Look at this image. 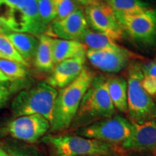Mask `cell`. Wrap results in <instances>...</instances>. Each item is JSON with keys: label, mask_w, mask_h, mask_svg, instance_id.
I'll return each mask as SVG.
<instances>
[{"label": "cell", "mask_w": 156, "mask_h": 156, "mask_svg": "<svg viewBox=\"0 0 156 156\" xmlns=\"http://www.w3.org/2000/svg\"><path fill=\"white\" fill-rule=\"evenodd\" d=\"M23 83L19 81L15 82H0V110L8 102L12 94L20 88Z\"/></svg>", "instance_id": "cell-25"}, {"label": "cell", "mask_w": 156, "mask_h": 156, "mask_svg": "<svg viewBox=\"0 0 156 156\" xmlns=\"http://www.w3.org/2000/svg\"><path fill=\"white\" fill-rule=\"evenodd\" d=\"M76 2L78 3V5L86 7V6L94 5V4L106 2H107V0H76Z\"/></svg>", "instance_id": "cell-29"}, {"label": "cell", "mask_w": 156, "mask_h": 156, "mask_svg": "<svg viewBox=\"0 0 156 156\" xmlns=\"http://www.w3.org/2000/svg\"><path fill=\"white\" fill-rule=\"evenodd\" d=\"M86 156H120L118 155H86Z\"/></svg>", "instance_id": "cell-33"}, {"label": "cell", "mask_w": 156, "mask_h": 156, "mask_svg": "<svg viewBox=\"0 0 156 156\" xmlns=\"http://www.w3.org/2000/svg\"><path fill=\"white\" fill-rule=\"evenodd\" d=\"M56 9V20H61L80 9L76 0H54Z\"/></svg>", "instance_id": "cell-26"}, {"label": "cell", "mask_w": 156, "mask_h": 156, "mask_svg": "<svg viewBox=\"0 0 156 156\" xmlns=\"http://www.w3.org/2000/svg\"><path fill=\"white\" fill-rule=\"evenodd\" d=\"M0 20L12 32L40 37L46 31L39 18L38 0H0Z\"/></svg>", "instance_id": "cell-4"}, {"label": "cell", "mask_w": 156, "mask_h": 156, "mask_svg": "<svg viewBox=\"0 0 156 156\" xmlns=\"http://www.w3.org/2000/svg\"><path fill=\"white\" fill-rule=\"evenodd\" d=\"M51 128V123L41 115H27L16 117L7 124L5 133L11 137L26 142L35 143L45 136Z\"/></svg>", "instance_id": "cell-10"}, {"label": "cell", "mask_w": 156, "mask_h": 156, "mask_svg": "<svg viewBox=\"0 0 156 156\" xmlns=\"http://www.w3.org/2000/svg\"><path fill=\"white\" fill-rule=\"evenodd\" d=\"M142 65L133 62L129 65L127 77V112L131 122L142 123L156 119V104L142 87Z\"/></svg>", "instance_id": "cell-6"}, {"label": "cell", "mask_w": 156, "mask_h": 156, "mask_svg": "<svg viewBox=\"0 0 156 156\" xmlns=\"http://www.w3.org/2000/svg\"><path fill=\"white\" fill-rule=\"evenodd\" d=\"M8 156H40L34 147L17 142H7L2 146Z\"/></svg>", "instance_id": "cell-24"}, {"label": "cell", "mask_w": 156, "mask_h": 156, "mask_svg": "<svg viewBox=\"0 0 156 156\" xmlns=\"http://www.w3.org/2000/svg\"><path fill=\"white\" fill-rule=\"evenodd\" d=\"M0 156H8L7 153H6V151L3 149V147L2 146H0Z\"/></svg>", "instance_id": "cell-32"}, {"label": "cell", "mask_w": 156, "mask_h": 156, "mask_svg": "<svg viewBox=\"0 0 156 156\" xmlns=\"http://www.w3.org/2000/svg\"><path fill=\"white\" fill-rule=\"evenodd\" d=\"M9 79L0 70V82H8Z\"/></svg>", "instance_id": "cell-31"}, {"label": "cell", "mask_w": 156, "mask_h": 156, "mask_svg": "<svg viewBox=\"0 0 156 156\" xmlns=\"http://www.w3.org/2000/svg\"><path fill=\"white\" fill-rule=\"evenodd\" d=\"M106 3L116 13L134 15L149 9L150 4L141 0H107Z\"/></svg>", "instance_id": "cell-20"}, {"label": "cell", "mask_w": 156, "mask_h": 156, "mask_svg": "<svg viewBox=\"0 0 156 156\" xmlns=\"http://www.w3.org/2000/svg\"><path fill=\"white\" fill-rule=\"evenodd\" d=\"M141 1L145 2H147V3H149L150 2H152V1H153V0H141ZM149 4H150V3H149Z\"/></svg>", "instance_id": "cell-34"}, {"label": "cell", "mask_w": 156, "mask_h": 156, "mask_svg": "<svg viewBox=\"0 0 156 156\" xmlns=\"http://www.w3.org/2000/svg\"><path fill=\"white\" fill-rule=\"evenodd\" d=\"M95 75L84 67L79 77L67 87L60 89L54 103L51 132H60L71 126L84 94Z\"/></svg>", "instance_id": "cell-2"}, {"label": "cell", "mask_w": 156, "mask_h": 156, "mask_svg": "<svg viewBox=\"0 0 156 156\" xmlns=\"http://www.w3.org/2000/svg\"><path fill=\"white\" fill-rule=\"evenodd\" d=\"M0 54L6 59L19 62L26 67L28 65L5 34H0Z\"/></svg>", "instance_id": "cell-23"}, {"label": "cell", "mask_w": 156, "mask_h": 156, "mask_svg": "<svg viewBox=\"0 0 156 156\" xmlns=\"http://www.w3.org/2000/svg\"><path fill=\"white\" fill-rule=\"evenodd\" d=\"M132 130L131 122L119 115H114L75 131L77 135L121 146L131 135Z\"/></svg>", "instance_id": "cell-7"}, {"label": "cell", "mask_w": 156, "mask_h": 156, "mask_svg": "<svg viewBox=\"0 0 156 156\" xmlns=\"http://www.w3.org/2000/svg\"><path fill=\"white\" fill-rule=\"evenodd\" d=\"M0 70L11 82L21 80L28 75L26 66L6 58H0Z\"/></svg>", "instance_id": "cell-21"}, {"label": "cell", "mask_w": 156, "mask_h": 156, "mask_svg": "<svg viewBox=\"0 0 156 156\" xmlns=\"http://www.w3.org/2000/svg\"><path fill=\"white\" fill-rule=\"evenodd\" d=\"M115 114L116 108L109 96L106 78L102 75L95 76L82 98L70 128L76 130Z\"/></svg>", "instance_id": "cell-1"}, {"label": "cell", "mask_w": 156, "mask_h": 156, "mask_svg": "<svg viewBox=\"0 0 156 156\" xmlns=\"http://www.w3.org/2000/svg\"><path fill=\"white\" fill-rule=\"evenodd\" d=\"M38 10L41 24L47 30L57 15L54 0H38Z\"/></svg>", "instance_id": "cell-22"}, {"label": "cell", "mask_w": 156, "mask_h": 156, "mask_svg": "<svg viewBox=\"0 0 156 156\" xmlns=\"http://www.w3.org/2000/svg\"><path fill=\"white\" fill-rule=\"evenodd\" d=\"M108 92L115 108L127 112V82L124 77H111L106 79Z\"/></svg>", "instance_id": "cell-17"}, {"label": "cell", "mask_w": 156, "mask_h": 156, "mask_svg": "<svg viewBox=\"0 0 156 156\" xmlns=\"http://www.w3.org/2000/svg\"><path fill=\"white\" fill-rule=\"evenodd\" d=\"M57 94V90L46 82L37 84L30 88L22 90L12 101L13 116L41 115L51 123Z\"/></svg>", "instance_id": "cell-5"}, {"label": "cell", "mask_w": 156, "mask_h": 156, "mask_svg": "<svg viewBox=\"0 0 156 156\" xmlns=\"http://www.w3.org/2000/svg\"><path fill=\"white\" fill-rule=\"evenodd\" d=\"M86 56L93 66L104 73H116L127 66L129 55L127 51L119 49H87Z\"/></svg>", "instance_id": "cell-13"}, {"label": "cell", "mask_w": 156, "mask_h": 156, "mask_svg": "<svg viewBox=\"0 0 156 156\" xmlns=\"http://www.w3.org/2000/svg\"><path fill=\"white\" fill-rule=\"evenodd\" d=\"M143 75H151L156 77V62L150 61L142 65Z\"/></svg>", "instance_id": "cell-28"}, {"label": "cell", "mask_w": 156, "mask_h": 156, "mask_svg": "<svg viewBox=\"0 0 156 156\" xmlns=\"http://www.w3.org/2000/svg\"><path fill=\"white\" fill-rule=\"evenodd\" d=\"M52 37L44 34L39 37L38 46L34 59L35 67L39 71H52L55 66L52 51Z\"/></svg>", "instance_id": "cell-18"}, {"label": "cell", "mask_w": 156, "mask_h": 156, "mask_svg": "<svg viewBox=\"0 0 156 156\" xmlns=\"http://www.w3.org/2000/svg\"><path fill=\"white\" fill-rule=\"evenodd\" d=\"M0 58H4V57H3V56L1 54H0Z\"/></svg>", "instance_id": "cell-35"}, {"label": "cell", "mask_w": 156, "mask_h": 156, "mask_svg": "<svg viewBox=\"0 0 156 156\" xmlns=\"http://www.w3.org/2000/svg\"><path fill=\"white\" fill-rule=\"evenodd\" d=\"M116 13V12H115ZM123 33L134 41L153 44L156 41V9L134 15L116 13Z\"/></svg>", "instance_id": "cell-8"}, {"label": "cell", "mask_w": 156, "mask_h": 156, "mask_svg": "<svg viewBox=\"0 0 156 156\" xmlns=\"http://www.w3.org/2000/svg\"><path fill=\"white\" fill-rule=\"evenodd\" d=\"M141 85L145 92L151 97H156V77L151 75H144Z\"/></svg>", "instance_id": "cell-27"}, {"label": "cell", "mask_w": 156, "mask_h": 156, "mask_svg": "<svg viewBox=\"0 0 156 156\" xmlns=\"http://www.w3.org/2000/svg\"><path fill=\"white\" fill-rule=\"evenodd\" d=\"M84 13L87 25L92 30L105 35L114 41L122 38L124 33L116 13L106 2L86 6Z\"/></svg>", "instance_id": "cell-9"}, {"label": "cell", "mask_w": 156, "mask_h": 156, "mask_svg": "<svg viewBox=\"0 0 156 156\" xmlns=\"http://www.w3.org/2000/svg\"><path fill=\"white\" fill-rule=\"evenodd\" d=\"M7 36L27 64L34 59L39 42L37 37L27 33L12 31L7 34Z\"/></svg>", "instance_id": "cell-16"}, {"label": "cell", "mask_w": 156, "mask_h": 156, "mask_svg": "<svg viewBox=\"0 0 156 156\" xmlns=\"http://www.w3.org/2000/svg\"><path fill=\"white\" fill-rule=\"evenodd\" d=\"M10 32H12L10 29H9L5 24H4V23L2 22L1 20H0V34L7 35Z\"/></svg>", "instance_id": "cell-30"}, {"label": "cell", "mask_w": 156, "mask_h": 156, "mask_svg": "<svg viewBox=\"0 0 156 156\" xmlns=\"http://www.w3.org/2000/svg\"><path fill=\"white\" fill-rule=\"evenodd\" d=\"M48 28L49 34L58 39L79 41L88 25L85 13L80 8L63 19L55 20Z\"/></svg>", "instance_id": "cell-12"}, {"label": "cell", "mask_w": 156, "mask_h": 156, "mask_svg": "<svg viewBox=\"0 0 156 156\" xmlns=\"http://www.w3.org/2000/svg\"><path fill=\"white\" fill-rule=\"evenodd\" d=\"M131 122V135L121 145L122 149L136 153L151 152L156 155V120Z\"/></svg>", "instance_id": "cell-11"}, {"label": "cell", "mask_w": 156, "mask_h": 156, "mask_svg": "<svg viewBox=\"0 0 156 156\" xmlns=\"http://www.w3.org/2000/svg\"><path fill=\"white\" fill-rule=\"evenodd\" d=\"M87 50L86 46L78 41L52 39V51L55 65L70 58L85 57Z\"/></svg>", "instance_id": "cell-15"}, {"label": "cell", "mask_w": 156, "mask_h": 156, "mask_svg": "<svg viewBox=\"0 0 156 156\" xmlns=\"http://www.w3.org/2000/svg\"><path fill=\"white\" fill-rule=\"evenodd\" d=\"M78 41L86 46L87 49L93 50H106L119 49L122 47L119 46L108 36L100 33H97L91 29L87 28Z\"/></svg>", "instance_id": "cell-19"}, {"label": "cell", "mask_w": 156, "mask_h": 156, "mask_svg": "<svg viewBox=\"0 0 156 156\" xmlns=\"http://www.w3.org/2000/svg\"><path fill=\"white\" fill-rule=\"evenodd\" d=\"M85 57L70 58L56 64L46 83L55 89H62L75 80L85 67Z\"/></svg>", "instance_id": "cell-14"}, {"label": "cell", "mask_w": 156, "mask_h": 156, "mask_svg": "<svg viewBox=\"0 0 156 156\" xmlns=\"http://www.w3.org/2000/svg\"><path fill=\"white\" fill-rule=\"evenodd\" d=\"M42 141L49 148L52 156L120 155L121 153L124 151L119 145H112L76 134H48L43 136Z\"/></svg>", "instance_id": "cell-3"}]
</instances>
